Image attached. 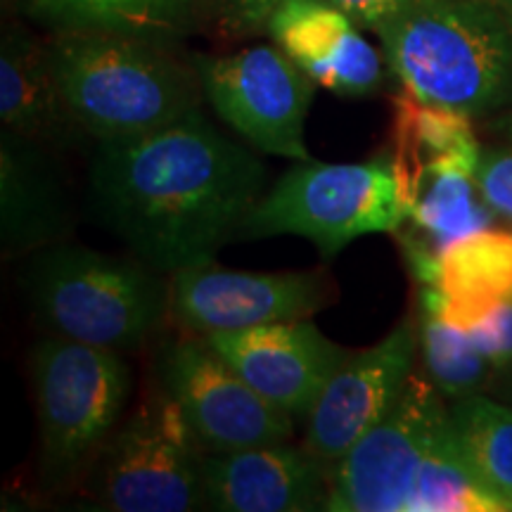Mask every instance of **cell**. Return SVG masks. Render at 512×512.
Listing matches in <instances>:
<instances>
[{"label":"cell","instance_id":"6da1fadb","mask_svg":"<svg viewBox=\"0 0 512 512\" xmlns=\"http://www.w3.org/2000/svg\"><path fill=\"white\" fill-rule=\"evenodd\" d=\"M266 169L200 110L124 140H98L88 200L102 226L155 271L214 261L264 197Z\"/></svg>","mask_w":512,"mask_h":512},{"label":"cell","instance_id":"7a4b0ae2","mask_svg":"<svg viewBox=\"0 0 512 512\" xmlns=\"http://www.w3.org/2000/svg\"><path fill=\"white\" fill-rule=\"evenodd\" d=\"M373 31L418 98L472 119L512 107V22L498 0H415Z\"/></svg>","mask_w":512,"mask_h":512},{"label":"cell","instance_id":"3957f363","mask_svg":"<svg viewBox=\"0 0 512 512\" xmlns=\"http://www.w3.org/2000/svg\"><path fill=\"white\" fill-rule=\"evenodd\" d=\"M64 107L98 140L145 136L200 110V79L164 43L102 31H57L50 43Z\"/></svg>","mask_w":512,"mask_h":512},{"label":"cell","instance_id":"277c9868","mask_svg":"<svg viewBox=\"0 0 512 512\" xmlns=\"http://www.w3.org/2000/svg\"><path fill=\"white\" fill-rule=\"evenodd\" d=\"M145 261L53 245L34 254L27 292L55 337L117 351L140 349L171 311V285Z\"/></svg>","mask_w":512,"mask_h":512},{"label":"cell","instance_id":"5b68a950","mask_svg":"<svg viewBox=\"0 0 512 512\" xmlns=\"http://www.w3.org/2000/svg\"><path fill=\"white\" fill-rule=\"evenodd\" d=\"M408 195L392 155L358 164L292 166L264 192L247 216L240 238L297 235L335 259L349 242L368 233H396L408 221Z\"/></svg>","mask_w":512,"mask_h":512},{"label":"cell","instance_id":"8992f818","mask_svg":"<svg viewBox=\"0 0 512 512\" xmlns=\"http://www.w3.org/2000/svg\"><path fill=\"white\" fill-rule=\"evenodd\" d=\"M46 479L62 482L117 430L131 394L124 354L64 337L38 344L31 363Z\"/></svg>","mask_w":512,"mask_h":512},{"label":"cell","instance_id":"52a82bcc","mask_svg":"<svg viewBox=\"0 0 512 512\" xmlns=\"http://www.w3.org/2000/svg\"><path fill=\"white\" fill-rule=\"evenodd\" d=\"M204 451L181 408L159 387L102 451L95 496L114 512H188L204 508Z\"/></svg>","mask_w":512,"mask_h":512},{"label":"cell","instance_id":"ba28073f","mask_svg":"<svg viewBox=\"0 0 512 512\" xmlns=\"http://www.w3.org/2000/svg\"><path fill=\"white\" fill-rule=\"evenodd\" d=\"M195 72L214 112L254 150L311 162L304 124L313 100L311 76L273 46L233 55H197Z\"/></svg>","mask_w":512,"mask_h":512},{"label":"cell","instance_id":"9c48e42d","mask_svg":"<svg viewBox=\"0 0 512 512\" xmlns=\"http://www.w3.org/2000/svg\"><path fill=\"white\" fill-rule=\"evenodd\" d=\"M159 377L204 453L287 444L292 437L294 418L256 392L207 337L164 349Z\"/></svg>","mask_w":512,"mask_h":512},{"label":"cell","instance_id":"30bf717a","mask_svg":"<svg viewBox=\"0 0 512 512\" xmlns=\"http://www.w3.org/2000/svg\"><path fill=\"white\" fill-rule=\"evenodd\" d=\"M448 418L439 389L411 375L401 399L335 465L330 512H406L415 475L437 427Z\"/></svg>","mask_w":512,"mask_h":512},{"label":"cell","instance_id":"8fae6325","mask_svg":"<svg viewBox=\"0 0 512 512\" xmlns=\"http://www.w3.org/2000/svg\"><path fill=\"white\" fill-rule=\"evenodd\" d=\"M169 285L171 313L202 337L304 320L332 302V285L323 273L228 271L214 261L183 268Z\"/></svg>","mask_w":512,"mask_h":512},{"label":"cell","instance_id":"7c38bea8","mask_svg":"<svg viewBox=\"0 0 512 512\" xmlns=\"http://www.w3.org/2000/svg\"><path fill=\"white\" fill-rule=\"evenodd\" d=\"M418 349V323L406 318L375 347L349 356L313 403L304 446L337 465L401 399Z\"/></svg>","mask_w":512,"mask_h":512},{"label":"cell","instance_id":"4fadbf2b","mask_svg":"<svg viewBox=\"0 0 512 512\" xmlns=\"http://www.w3.org/2000/svg\"><path fill=\"white\" fill-rule=\"evenodd\" d=\"M207 339L256 392L294 420L309 418L325 384L351 356L309 318L216 332Z\"/></svg>","mask_w":512,"mask_h":512},{"label":"cell","instance_id":"5bb4252c","mask_svg":"<svg viewBox=\"0 0 512 512\" xmlns=\"http://www.w3.org/2000/svg\"><path fill=\"white\" fill-rule=\"evenodd\" d=\"M335 465L287 444L204 453V508L221 512H311L328 508Z\"/></svg>","mask_w":512,"mask_h":512},{"label":"cell","instance_id":"9a60e30c","mask_svg":"<svg viewBox=\"0 0 512 512\" xmlns=\"http://www.w3.org/2000/svg\"><path fill=\"white\" fill-rule=\"evenodd\" d=\"M266 29L275 46L316 86L339 95H368L382 86L380 53L358 34L354 19L330 0H287Z\"/></svg>","mask_w":512,"mask_h":512},{"label":"cell","instance_id":"2e32d148","mask_svg":"<svg viewBox=\"0 0 512 512\" xmlns=\"http://www.w3.org/2000/svg\"><path fill=\"white\" fill-rule=\"evenodd\" d=\"M43 143L0 133V247L5 259L60 245L74 223L72 202Z\"/></svg>","mask_w":512,"mask_h":512},{"label":"cell","instance_id":"e0dca14e","mask_svg":"<svg viewBox=\"0 0 512 512\" xmlns=\"http://www.w3.org/2000/svg\"><path fill=\"white\" fill-rule=\"evenodd\" d=\"M392 145L406 190L427 174L475 176L482 157L470 114L434 105L406 88L394 95Z\"/></svg>","mask_w":512,"mask_h":512},{"label":"cell","instance_id":"ac0fdd59","mask_svg":"<svg viewBox=\"0 0 512 512\" xmlns=\"http://www.w3.org/2000/svg\"><path fill=\"white\" fill-rule=\"evenodd\" d=\"M0 121L19 136L48 143L67 121L50 46L22 27H10L0 46Z\"/></svg>","mask_w":512,"mask_h":512},{"label":"cell","instance_id":"d6986e66","mask_svg":"<svg viewBox=\"0 0 512 512\" xmlns=\"http://www.w3.org/2000/svg\"><path fill=\"white\" fill-rule=\"evenodd\" d=\"M209 0H24L55 31H102L169 43L200 22Z\"/></svg>","mask_w":512,"mask_h":512},{"label":"cell","instance_id":"ffe728a7","mask_svg":"<svg viewBox=\"0 0 512 512\" xmlns=\"http://www.w3.org/2000/svg\"><path fill=\"white\" fill-rule=\"evenodd\" d=\"M505 505L486 489L467 460L451 413L434 430L415 475L406 512H503ZM508 512V510H505Z\"/></svg>","mask_w":512,"mask_h":512},{"label":"cell","instance_id":"44dd1931","mask_svg":"<svg viewBox=\"0 0 512 512\" xmlns=\"http://www.w3.org/2000/svg\"><path fill=\"white\" fill-rule=\"evenodd\" d=\"M408 221L420 230L427 247L441 249L489 228L494 211L484 202L475 176L427 174L408 185Z\"/></svg>","mask_w":512,"mask_h":512},{"label":"cell","instance_id":"7402d4cb","mask_svg":"<svg viewBox=\"0 0 512 512\" xmlns=\"http://www.w3.org/2000/svg\"><path fill=\"white\" fill-rule=\"evenodd\" d=\"M432 285L444 297L512 302V233L484 228L446 245Z\"/></svg>","mask_w":512,"mask_h":512},{"label":"cell","instance_id":"603a6c76","mask_svg":"<svg viewBox=\"0 0 512 512\" xmlns=\"http://www.w3.org/2000/svg\"><path fill=\"white\" fill-rule=\"evenodd\" d=\"M453 430L486 489L512 510V406L482 392L453 399Z\"/></svg>","mask_w":512,"mask_h":512},{"label":"cell","instance_id":"cb8c5ba5","mask_svg":"<svg viewBox=\"0 0 512 512\" xmlns=\"http://www.w3.org/2000/svg\"><path fill=\"white\" fill-rule=\"evenodd\" d=\"M418 337L427 380L439 389L444 399L453 401L479 394L496 370L465 330L446 323L432 306L422 302Z\"/></svg>","mask_w":512,"mask_h":512},{"label":"cell","instance_id":"d4e9b609","mask_svg":"<svg viewBox=\"0 0 512 512\" xmlns=\"http://www.w3.org/2000/svg\"><path fill=\"white\" fill-rule=\"evenodd\" d=\"M475 181L491 211L512 221V147L482 152Z\"/></svg>","mask_w":512,"mask_h":512},{"label":"cell","instance_id":"484cf974","mask_svg":"<svg viewBox=\"0 0 512 512\" xmlns=\"http://www.w3.org/2000/svg\"><path fill=\"white\" fill-rule=\"evenodd\" d=\"M475 347L498 368L512 366V302H501L467 330Z\"/></svg>","mask_w":512,"mask_h":512},{"label":"cell","instance_id":"4316f807","mask_svg":"<svg viewBox=\"0 0 512 512\" xmlns=\"http://www.w3.org/2000/svg\"><path fill=\"white\" fill-rule=\"evenodd\" d=\"M339 10H344L361 27L375 29L377 24L387 22L389 17L399 15L403 8L413 5L415 0H330Z\"/></svg>","mask_w":512,"mask_h":512},{"label":"cell","instance_id":"83f0119b","mask_svg":"<svg viewBox=\"0 0 512 512\" xmlns=\"http://www.w3.org/2000/svg\"><path fill=\"white\" fill-rule=\"evenodd\" d=\"M287 0H223V8L235 29L261 31L268 27V19Z\"/></svg>","mask_w":512,"mask_h":512},{"label":"cell","instance_id":"f1b7e54d","mask_svg":"<svg viewBox=\"0 0 512 512\" xmlns=\"http://www.w3.org/2000/svg\"><path fill=\"white\" fill-rule=\"evenodd\" d=\"M494 131H496L501 138L508 140V143H512V110L503 112L501 117H496V121H494Z\"/></svg>","mask_w":512,"mask_h":512},{"label":"cell","instance_id":"f546056e","mask_svg":"<svg viewBox=\"0 0 512 512\" xmlns=\"http://www.w3.org/2000/svg\"><path fill=\"white\" fill-rule=\"evenodd\" d=\"M498 3L503 5L505 15H508V17H510V22H512V0H498Z\"/></svg>","mask_w":512,"mask_h":512},{"label":"cell","instance_id":"4dcf8cb0","mask_svg":"<svg viewBox=\"0 0 512 512\" xmlns=\"http://www.w3.org/2000/svg\"><path fill=\"white\" fill-rule=\"evenodd\" d=\"M510 512H512V510H510Z\"/></svg>","mask_w":512,"mask_h":512}]
</instances>
